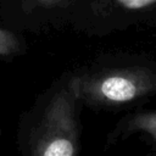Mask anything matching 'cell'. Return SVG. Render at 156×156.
<instances>
[{"mask_svg": "<svg viewBox=\"0 0 156 156\" xmlns=\"http://www.w3.org/2000/svg\"><path fill=\"white\" fill-rule=\"evenodd\" d=\"M74 74H65L22 113L16 144L22 156H78L79 105Z\"/></svg>", "mask_w": 156, "mask_h": 156, "instance_id": "obj_1", "label": "cell"}, {"mask_svg": "<svg viewBox=\"0 0 156 156\" xmlns=\"http://www.w3.org/2000/svg\"><path fill=\"white\" fill-rule=\"evenodd\" d=\"M74 78L79 102L91 108H123L156 94V63L151 61L98 67Z\"/></svg>", "mask_w": 156, "mask_h": 156, "instance_id": "obj_2", "label": "cell"}, {"mask_svg": "<svg viewBox=\"0 0 156 156\" xmlns=\"http://www.w3.org/2000/svg\"><path fill=\"white\" fill-rule=\"evenodd\" d=\"M91 18L95 20L93 29L100 33L128 24L156 20V0H87Z\"/></svg>", "mask_w": 156, "mask_h": 156, "instance_id": "obj_3", "label": "cell"}, {"mask_svg": "<svg viewBox=\"0 0 156 156\" xmlns=\"http://www.w3.org/2000/svg\"><path fill=\"white\" fill-rule=\"evenodd\" d=\"M136 133L147 135L156 144V108L136 111L122 117L107 134L105 147L108 149Z\"/></svg>", "mask_w": 156, "mask_h": 156, "instance_id": "obj_4", "label": "cell"}, {"mask_svg": "<svg viewBox=\"0 0 156 156\" xmlns=\"http://www.w3.org/2000/svg\"><path fill=\"white\" fill-rule=\"evenodd\" d=\"M24 43L13 32L0 27V57H11L22 54Z\"/></svg>", "mask_w": 156, "mask_h": 156, "instance_id": "obj_5", "label": "cell"}, {"mask_svg": "<svg viewBox=\"0 0 156 156\" xmlns=\"http://www.w3.org/2000/svg\"><path fill=\"white\" fill-rule=\"evenodd\" d=\"M27 1L45 9H55L65 5V0H27Z\"/></svg>", "mask_w": 156, "mask_h": 156, "instance_id": "obj_6", "label": "cell"}, {"mask_svg": "<svg viewBox=\"0 0 156 156\" xmlns=\"http://www.w3.org/2000/svg\"><path fill=\"white\" fill-rule=\"evenodd\" d=\"M145 156H156V152H149V154H146Z\"/></svg>", "mask_w": 156, "mask_h": 156, "instance_id": "obj_7", "label": "cell"}, {"mask_svg": "<svg viewBox=\"0 0 156 156\" xmlns=\"http://www.w3.org/2000/svg\"><path fill=\"white\" fill-rule=\"evenodd\" d=\"M0 134H1V130H0Z\"/></svg>", "mask_w": 156, "mask_h": 156, "instance_id": "obj_8", "label": "cell"}]
</instances>
